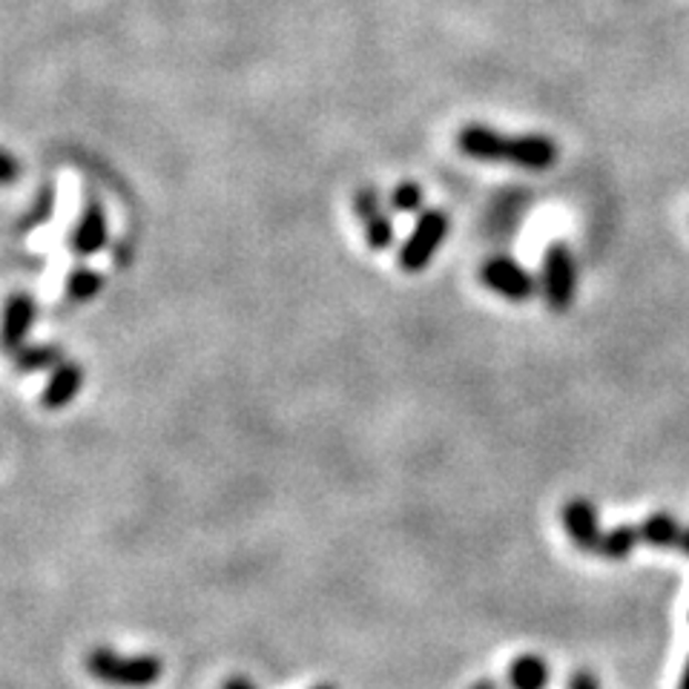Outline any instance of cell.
<instances>
[{
	"instance_id": "14",
	"label": "cell",
	"mask_w": 689,
	"mask_h": 689,
	"mask_svg": "<svg viewBox=\"0 0 689 689\" xmlns=\"http://www.w3.org/2000/svg\"><path fill=\"white\" fill-rule=\"evenodd\" d=\"M101 290H104V276H101L99 270H92V268L70 270V276H66V281H64L66 299H70V302H78V305H84V302H90V299H95Z\"/></svg>"
},
{
	"instance_id": "18",
	"label": "cell",
	"mask_w": 689,
	"mask_h": 689,
	"mask_svg": "<svg viewBox=\"0 0 689 689\" xmlns=\"http://www.w3.org/2000/svg\"><path fill=\"white\" fill-rule=\"evenodd\" d=\"M569 689H600V683L592 672L580 669V672H575V676L569 678Z\"/></svg>"
},
{
	"instance_id": "19",
	"label": "cell",
	"mask_w": 689,
	"mask_h": 689,
	"mask_svg": "<svg viewBox=\"0 0 689 689\" xmlns=\"http://www.w3.org/2000/svg\"><path fill=\"white\" fill-rule=\"evenodd\" d=\"M14 178H18V158L12 153H3V184L12 187Z\"/></svg>"
},
{
	"instance_id": "21",
	"label": "cell",
	"mask_w": 689,
	"mask_h": 689,
	"mask_svg": "<svg viewBox=\"0 0 689 689\" xmlns=\"http://www.w3.org/2000/svg\"><path fill=\"white\" fill-rule=\"evenodd\" d=\"M678 689H689V658H687V664H683V672H681V683H678Z\"/></svg>"
},
{
	"instance_id": "7",
	"label": "cell",
	"mask_w": 689,
	"mask_h": 689,
	"mask_svg": "<svg viewBox=\"0 0 689 689\" xmlns=\"http://www.w3.org/2000/svg\"><path fill=\"white\" fill-rule=\"evenodd\" d=\"M563 528H566V535L569 541L575 543L577 549L592 552V555H598L600 549V523H598V512L592 506L586 497H572L566 506H563Z\"/></svg>"
},
{
	"instance_id": "20",
	"label": "cell",
	"mask_w": 689,
	"mask_h": 689,
	"mask_svg": "<svg viewBox=\"0 0 689 689\" xmlns=\"http://www.w3.org/2000/svg\"><path fill=\"white\" fill-rule=\"evenodd\" d=\"M222 689H256V687L250 681H247V678L236 676V678H227V681L222 683Z\"/></svg>"
},
{
	"instance_id": "3",
	"label": "cell",
	"mask_w": 689,
	"mask_h": 689,
	"mask_svg": "<svg viewBox=\"0 0 689 689\" xmlns=\"http://www.w3.org/2000/svg\"><path fill=\"white\" fill-rule=\"evenodd\" d=\"M449 230L451 222L443 210H436V207L422 210L414 230H411V236L405 239V245L400 250V268L409 270V274H420V270L429 268L431 261H434L436 250L449 239Z\"/></svg>"
},
{
	"instance_id": "15",
	"label": "cell",
	"mask_w": 689,
	"mask_h": 689,
	"mask_svg": "<svg viewBox=\"0 0 689 689\" xmlns=\"http://www.w3.org/2000/svg\"><path fill=\"white\" fill-rule=\"evenodd\" d=\"M640 541V528L638 526H615L609 532H604L600 537V549L598 555L606 557V561H626L633 555L635 543Z\"/></svg>"
},
{
	"instance_id": "22",
	"label": "cell",
	"mask_w": 689,
	"mask_h": 689,
	"mask_svg": "<svg viewBox=\"0 0 689 689\" xmlns=\"http://www.w3.org/2000/svg\"><path fill=\"white\" fill-rule=\"evenodd\" d=\"M681 549H683V555H689V528H683V537H681Z\"/></svg>"
},
{
	"instance_id": "4",
	"label": "cell",
	"mask_w": 689,
	"mask_h": 689,
	"mask_svg": "<svg viewBox=\"0 0 689 689\" xmlns=\"http://www.w3.org/2000/svg\"><path fill=\"white\" fill-rule=\"evenodd\" d=\"M543 296L552 310H569L577 294V268L569 245L552 241L543 254Z\"/></svg>"
},
{
	"instance_id": "9",
	"label": "cell",
	"mask_w": 689,
	"mask_h": 689,
	"mask_svg": "<svg viewBox=\"0 0 689 689\" xmlns=\"http://www.w3.org/2000/svg\"><path fill=\"white\" fill-rule=\"evenodd\" d=\"M38 308L35 299L29 294H12L7 299V310H3V348L14 353L18 348L27 344L29 331L35 325Z\"/></svg>"
},
{
	"instance_id": "2",
	"label": "cell",
	"mask_w": 689,
	"mask_h": 689,
	"mask_svg": "<svg viewBox=\"0 0 689 689\" xmlns=\"http://www.w3.org/2000/svg\"><path fill=\"white\" fill-rule=\"evenodd\" d=\"M86 672L110 687L144 689L162 678L164 667L155 655H119L99 647L86 655Z\"/></svg>"
},
{
	"instance_id": "17",
	"label": "cell",
	"mask_w": 689,
	"mask_h": 689,
	"mask_svg": "<svg viewBox=\"0 0 689 689\" xmlns=\"http://www.w3.org/2000/svg\"><path fill=\"white\" fill-rule=\"evenodd\" d=\"M52 207H55V187H47V191H43L41 196H38L35 213L23 218L21 227H35V225H43V222H50Z\"/></svg>"
},
{
	"instance_id": "24",
	"label": "cell",
	"mask_w": 689,
	"mask_h": 689,
	"mask_svg": "<svg viewBox=\"0 0 689 689\" xmlns=\"http://www.w3.org/2000/svg\"><path fill=\"white\" fill-rule=\"evenodd\" d=\"M313 689H337V687H331V683H319V687H313Z\"/></svg>"
},
{
	"instance_id": "5",
	"label": "cell",
	"mask_w": 689,
	"mask_h": 689,
	"mask_svg": "<svg viewBox=\"0 0 689 689\" xmlns=\"http://www.w3.org/2000/svg\"><path fill=\"white\" fill-rule=\"evenodd\" d=\"M480 281H483L489 290H494L497 296H503L506 302L514 305L528 302V299L537 294L535 276L528 274L521 261L508 259V256H492L489 261H483Z\"/></svg>"
},
{
	"instance_id": "12",
	"label": "cell",
	"mask_w": 689,
	"mask_h": 689,
	"mask_svg": "<svg viewBox=\"0 0 689 689\" xmlns=\"http://www.w3.org/2000/svg\"><path fill=\"white\" fill-rule=\"evenodd\" d=\"M64 362L58 344H23L14 351V368L21 373H43L55 371Z\"/></svg>"
},
{
	"instance_id": "8",
	"label": "cell",
	"mask_w": 689,
	"mask_h": 689,
	"mask_svg": "<svg viewBox=\"0 0 689 689\" xmlns=\"http://www.w3.org/2000/svg\"><path fill=\"white\" fill-rule=\"evenodd\" d=\"M106 241H110L106 213L104 207H101V202L90 198L84 213H81V218H78L75 230H72V250H75V256L86 259V256L101 254L106 247Z\"/></svg>"
},
{
	"instance_id": "16",
	"label": "cell",
	"mask_w": 689,
	"mask_h": 689,
	"mask_svg": "<svg viewBox=\"0 0 689 689\" xmlns=\"http://www.w3.org/2000/svg\"><path fill=\"white\" fill-rule=\"evenodd\" d=\"M422 202H425V193H422L420 184L411 182V178L400 182L394 191H391V207H394L397 213H402V216L422 213Z\"/></svg>"
},
{
	"instance_id": "1",
	"label": "cell",
	"mask_w": 689,
	"mask_h": 689,
	"mask_svg": "<svg viewBox=\"0 0 689 689\" xmlns=\"http://www.w3.org/2000/svg\"><path fill=\"white\" fill-rule=\"evenodd\" d=\"M457 147L474 162L489 164H512L528 173H543L555 167L557 144L543 133L526 135H503L483 124H469L457 133Z\"/></svg>"
},
{
	"instance_id": "23",
	"label": "cell",
	"mask_w": 689,
	"mask_h": 689,
	"mask_svg": "<svg viewBox=\"0 0 689 689\" xmlns=\"http://www.w3.org/2000/svg\"><path fill=\"white\" fill-rule=\"evenodd\" d=\"M472 689H497V683H494V681H480V683H474Z\"/></svg>"
},
{
	"instance_id": "6",
	"label": "cell",
	"mask_w": 689,
	"mask_h": 689,
	"mask_svg": "<svg viewBox=\"0 0 689 689\" xmlns=\"http://www.w3.org/2000/svg\"><path fill=\"white\" fill-rule=\"evenodd\" d=\"M353 210H357L359 222H362V233H366V241L371 250H388L394 245V222L388 216V210L382 207L380 193L373 187H362L353 196Z\"/></svg>"
},
{
	"instance_id": "11",
	"label": "cell",
	"mask_w": 689,
	"mask_h": 689,
	"mask_svg": "<svg viewBox=\"0 0 689 689\" xmlns=\"http://www.w3.org/2000/svg\"><path fill=\"white\" fill-rule=\"evenodd\" d=\"M508 683L512 689H546L549 687V664L541 655H521L508 667Z\"/></svg>"
},
{
	"instance_id": "13",
	"label": "cell",
	"mask_w": 689,
	"mask_h": 689,
	"mask_svg": "<svg viewBox=\"0 0 689 689\" xmlns=\"http://www.w3.org/2000/svg\"><path fill=\"white\" fill-rule=\"evenodd\" d=\"M640 541L649 543V546H658V549H667V546H681L683 528L678 526V521L672 514H652L647 521L640 523Z\"/></svg>"
},
{
	"instance_id": "10",
	"label": "cell",
	"mask_w": 689,
	"mask_h": 689,
	"mask_svg": "<svg viewBox=\"0 0 689 689\" xmlns=\"http://www.w3.org/2000/svg\"><path fill=\"white\" fill-rule=\"evenodd\" d=\"M81 385H84V368L72 362V359L70 362H61L55 371H50V380L43 385L41 405L47 411L66 409L81 394Z\"/></svg>"
}]
</instances>
